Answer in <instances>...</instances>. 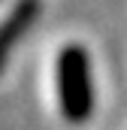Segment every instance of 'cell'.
I'll return each instance as SVG.
<instances>
[{
  "instance_id": "obj_2",
  "label": "cell",
  "mask_w": 127,
  "mask_h": 130,
  "mask_svg": "<svg viewBox=\"0 0 127 130\" xmlns=\"http://www.w3.org/2000/svg\"><path fill=\"white\" fill-rule=\"evenodd\" d=\"M36 18H39V0H15L12 3V9L0 21V73L6 70L12 52H15V45L33 27Z\"/></svg>"
},
{
  "instance_id": "obj_1",
  "label": "cell",
  "mask_w": 127,
  "mask_h": 130,
  "mask_svg": "<svg viewBox=\"0 0 127 130\" xmlns=\"http://www.w3.org/2000/svg\"><path fill=\"white\" fill-rule=\"evenodd\" d=\"M58 106L70 124H85L94 112L91 58L79 42L64 45L58 55Z\"/></svg>"
}]
</instances>
